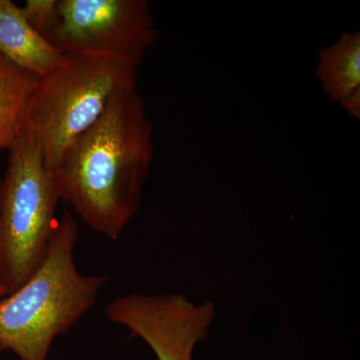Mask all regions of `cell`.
I'll use <instances>...</instances> for the list:
<instances>
[{
	"instance_id": "6da1fadb",
	"label": "cell",
	"mask_w": 360,
	"mask_h": 360,
	"mask_svg": "<svg viewBox=\"0 0 360 360\" xmlns=\"http://www.w3.org/2000/svg\"><path fill=\"white\" fill-rule=\"evenodd\" d=\"M153 160V124L135 84L113 94L51 172L60 200L116 240L141 207Z\"/></svg>"
},
{
	"instance_id": "7a4b0ae2",
	"label": "cell",
	"mask_w": 360,
	"mask_h": 360,
	"mask_svg": "<svg viewBox=\"0 0 360 360\" xmlns=\"http://www.w3.org/2000/svg\"><path fill=\"white\" fill-rule=\"evenodd\" d=\"M77 239V220L65 212L32 276L0 298V352L11 350L20 360H47L56 338L96 304L110 276L80 274Z\"/></svg>"
},
{
	"instance_id": "3957f363",
	"label": "cell",
	"mask_w": 360,
	"mask_h": 360,
	"mask_svg": "<svg viewBox=\"0 0 360 360\" xmlns=\"http://www.w3.org/2000/svg\"><path fill=\"white\" fill-rule=\"evenodd\" d=\"M136 84V71L106 58L65 56L37 77L21 132L39 146L49 170L103 115L118 90Z\"/></svg>"
},
{
	"instance_id": "277c9868",
	"label": "cell",
	"mask_w": 360,
	"mask_h": 360,
	"mask_svg": "<svg viewBox=\"0 0 360 360\" xmlns=\"http://www.w3.org/2000/svg\"><path fill=\"white\" fill-rule=\"evenodd\" d=\"M0 182V278L7 295L37 269L54 231L58 187L39 146L21 132Z\"/></svg>"
},
{
	"instance_id": "5b68a950",
	"label": "cell",
	"mask_w": 360,
	"mask_h": 360,
	"mask_svg": "<svg viewBox=\"0 0 360 360\" xmlns=\"http://www.w3.org/2000/svg\"><path fill=\"white\" fill-rule=\"evenodd\" d=\"M158 35L148 0H58L44 37L65 56L111 59L137 72Z\"/></svg>"
},
{
	"instance_id": "8992f818",
	"label": "cell",
	"mask_w": 360,
	"mask_h": 360,
	"mask_svg": "<svg viewBox=\"0 0 360 360\" xmlns=\"http://www.w3.org/2000/svg\"><path fill=\"white\" fill-rule=\"evenodd\" d=\"M105 312L111 322L143 340L158 360H193L194 348L207 338L215 309L212 302L195 304L179 295L132 293L116 298Z\"/></svg>"
},
{
	"instance_id": "52a82bcc",
	"label": "cell",
	"mask_w": 360,
	"mask_h": 360,
	"mask_svg": "<svg viewBox=\"0 0 360 360\" xmlns=\"http://www.w3.org/2000/svg\"><path fill=\"white\" fill-rule=\"evenodd\" d=\"M0 54L13 65L41 77L63 54L26 20L20 6L0 0Z\"/></svg>"
},
{
	"instance_id": "ba28073f",
	"label": "cell",
	"mask_w": 360,
	"mask_h": 360,
	"mask_svg": "<svg viewBox=\"0 0 360 360\" xmlns=\"http://www.w3.org/2000/svg\"><path fill=\"white\" fill-rule=\"evenodd\" d=\"M322 89L335 103L360 90V33L345 32L319 51L315 70Z\"/></svg>"
},
{
	"instance_id": "9c48e42d",
	"label": "cell",
	"mask_w": 360,
	"mask_h": 360,
	"mask_svg": "<svg viewBox=\"0 0 360 360\" xmlns=\"http://www.w3.org/2000/svg\"><path fill=\"white\" fill-rule=\"evenodd\" d=\"M37 77L0 54V151L9 150L21 134L26 104Z\"/></svg>"
},
{
	"instance_id": "30bf717a",
	"label": "cell",
	"mask_w": 360,
	"mask_h": 360,
	"mask_svg": "<svg viewBox=\"0 0 360 360\" xmlns=\"http://www.w3.org/2000/svg\"><path fill=\"white\" fill-rule=\"evenodd\" d=\"M56 2L58 0H27L21 7L26 20L42 37L56 18Z\"/></svg>"
},
{
	"instance_id": "8fae6325",
	"label": "cell",
	"mask_w": 360,
	"mask_h": 360,
	"mask_svg": "<svg viewBox=\"0 0 360 360\" xmlns=\"http://www.w3.org/2000/svg\"><path fill=\"white\" fill-rule=\"evenodd\" d=\"M350 117L359 120L360 118V90L347 97L345 101L338 103Z\"/></svg>"
},
{
	"instance_id": "7c38bea8",
	"label": "cell",
	"mask_w": 360,
	"mask_h": 360,
	"mask_svg": "<svg viewBox=\"0 0 360 360\" xmlns=\"http://www.w3.org/2000/svg\"><path fill=\"white\" fill-rule=\"evenodd\" d=\"M7 295V290L6 285L2 283L1 278H0V298L4 297Z\"/></svg>"
},
{
	"instance_id": "4fadbf2b",
	"label": "cell",
	"mask_w": 360,
	"mask_h": 360,
	"mask_svg": "<svg viewBox=\"0 0 360 360\" xmlns=\"http://www.w3.org/2000/svg\"><path fill=\"white\" fill-rule=\"evenodd\" d=\"M0 182H1V179H0Z\"/></svg>"
}]
</instances>
